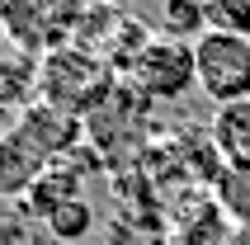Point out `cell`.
Masks as SVG:
<instances>
[{
  "label": "cell",
  "instance_id": "obj_9",
  "mask_svg": "<svg viewBox=\"0 0 250 245\" xmlns=\"http://www.w3.org/2000/svg\"><path fill=\"white\" fill-rule=\"evenodd\" d=\"M71 198H81V170H71L66 161H57L42 170V179L33 184V193L24 198V212H38V217H47L52 207L71 203Z\"/></svg>",
  "mask_w": 250,
  "mask_h": 245
},
{
  "label": "cell",
  "instance_id": "obj_5",
  "mask_svg": "<svg viewBox=\"0 0 250 245\" xmlns=\"http://www.w3.org/2000/svg\"><path fill=\"white\" fill-rule=\"evenodd\" d=\"M14 132L24 137V146L33 151V156H42L47 165H57V161H66V156H71V146H76V142L85 137V122L38 99V104H28V109L19 113Z\"/></svg>",
  "mask_w": 250,
  "mask_h": 245
},
{
  "label": "cell",
  "instance_id": "obj_2",
  "mask_svg": "<svg viewBox=\"0 0 250 245\" xmlns=\"http://www.w3.org/2000/svg\"><path fill=\"white\" fill-rule=\"evenodd\" d=\"M85 5L90 0H0L5 38L14 42V52H28V57L71 47L81 33Z\"/></svg>",
  "mask_w": 250,
  "mask_h": 245
},
{
  "label": "cell",
  "instance_id": "obj_15",
  "mask_svg": "<svg viewBox=\"0 0 250 245\" xmlns=\"http://www.w3.org/2000/svg\"><path fill=\"white\" fill-rule=\"evenodd\" d=\"M0 42H10V38H5V19H0Z\"/></svg>",
  "mask_w": 250,
  "mask_h": 245
},
{
  "label": "cell",
  "instance_id": "obj_8",
  "mask_svg": "<svg viewBox=\"0 0 250 245\" xmlns=\"http://www.w3.org/2000/svg\"><path fill=\"white\" fill-rule=\"evenodd\" d=\"M208 137L217 142L227 165L250 161V99H236V104H222L208 122Z\"/></svg>",
  "mask_w": 250,
  "mask_h": 245
},
{
  "label": "cell",
  "instance_id": "obj_4",
  "mask_svg": "<svg viewBox=\"0 0 250 245\" xmlns=\"http://www.w3.org/2000/svg\"><path fill=\"white\" fill-rule=\"evenodd\" d=\"M127 81L137 85L146 99L156 104H175L189 90H198V66H194V42H175L166 33H156L146 47L137 52Z\"/></svg>",
  "mask_w": 250,
  "mask_h": 245
},
{
  "label": "cell",
  "instance_id": "obj_10",
  "mask_svg": "<svg viewBox=\"0 0 250 245\" xmlns=\"http://www.w3.org/2000/svg\"><path fill=\"white\" fill-rule=\"evenodd\" d=\"M217 203L236 231H250V161L227 165V175L217 179Z\"/></svg>",
  "mask_w": 250,
  "mask_h": 245
},
{
  "label": "cell",
  "instance_id": "obj_13",
  "mask_svg": "<svg viewBox=\"0 0 250 245\" xmlns=\"http://www.w3.org/2000/svg\"><path fill=\"white\" fill-rule=\"evenodd\" d=\"M212 33H236L250 38V0H203Z\"/></svg>",
  "mask_w": 250,
  "mask_h": 245
},
{
  "label": "cell",
  "instance_id": "obj_6",
  "mask_svg": "<svg viewBox=\"0 0 250 245\" xmlns=\"http://www.w3.org/2000/svg\"><path fill=\"white\" fill-rule=\"evenodd\" d=\"M42 170H47V161L33 156L14 127H10V132H0V198L24 203L28 193H33V184L42 179Z\"/></svg>",
  "mask_w": 250,
  "mask_h": 245
},
{
  "label": "cell",
  "instance_id": "obj_11",
  "mask_svg": "<svg viewBox=\"0 0 250 245\" xmlns=\"http://www.w3.org/2000/svg\"><path fill=\"white\" fill-rule=\"evenodd\" d=\"M161 33L175 42H198L208 33V10H203V0H166V10H161Z\"/></svg>",
  "mask_w": 250,
  "mask_h": 245
},
{
  "label": "cell",
  "instance_id": "obj_14",
  "mask_svg": "<svg viewBox=\"0 0 250 245\" xmlns=\"http://www.w3.org/2000/svg\"><path fill=\"white\" fill-rule=\"evenodd\" d=\"M90 5H123V0H90Z\"/></svg>",
  "mask_w": 250,
  "mask_h": 245
},
{
  "label": "cell",
  "instance_id": "obj_3",
  "mask_svg": "<svg viewBox=\"0 0 250 245\" xmlns=\"http://www.w3.org/2000/svg\"><path fill=\"white\" fill-rule=\"evenodd\" d=\"M194 66H198V95H208L217 109L250 99V38L208 28L194 42Z\"/></svg>",
  "mask_w": 250,
  "mask_h": 245
},
{
  "label": "cell",
  "instance_id": "obj_1",
  "mask_svg": "<svg viewBox=\"0 0 250 245\" xmlns=\"http://www.w3.org/2000/svg\"><path fill=\"white\" fill-rule=\"evenodd\" d=\"M118 71L95 57L90 47H57V52L38 57V99L52 104V109L71 113V118H85V113L104 109L118 90Z\"/></svg>",
  "mask_w": 250,
  "mask_h": 245
},
{
  "label": "cell",
  "instance_id": "obj_7",
  "mask_svg": "<svg viewBox=\"0 0 250 245\" xmlns=\"http://www.w3.org/2000/svg\"><path fill=\"white\" fill-rule=\"evenodd\" d=\"M38 104V57L0 52V113H24Z\"/></svg>",
  "mask_w": 250,
  "mask_h": 245
},
{
  "label": "cell",
  "instance_id": "obj_12",
  "mask_svg": "<svg viewBox=\"0 0 250 245\" xmlns=\"http://www.w3.org/2000/svg\"><path fill=\"white\" fill-rule=\"evenodd\" d=\"M42 226L52 231V241H62V245H76V241H85V236L95 231V207L85 203V198H71V203L52 207V212L42 217Z\"/></svg>",
  "mask_w": 250,
  "mask_h": 245
}]
</instances>
